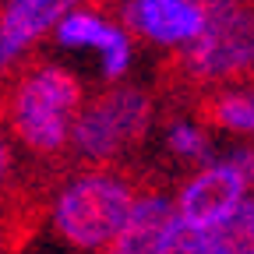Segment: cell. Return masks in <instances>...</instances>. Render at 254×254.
<instances>
[{
  "instance_id": "6da1fadb",
  "label": "cell",
  "mask_w": 254,
  "mask_h": 254,
  "mask_svg": "<svg viewBox=\"0 0 254 254\" xmlns=\"http://www.w3.org/2000/svg\"><path fill=\"white\" fill-rule=\"evenodd\" d=\"M81 81L43 57H25L0 78V134L21 141L46 166H64L71 124L81 113Z\"/></svg>"
},
{
  "instance_id": "7a4b0ae2",
  "label": "cell",
  "mask_w": 254,
  "mask_h": 254,
  "mask_svg": "<svg viewBox=\"0 0 254 254\" xmlns=\"http://www.w3.org/2000/svg\"><path fill=\"white\" fill-rule=\"evenodd\" d=\"M254 81V7L205 18V32L173 50L155 67V95L184 110L208 92H230Z\"/></svg>"
},
{
  "instance_id": "3957f363",
  "label": "cell",
  "mask_w": 254,
  "mask_h": 254,
  "mask_svg": "<svg viewBox=\"0 0 254 254\" xmlns=\"http://www.w3.org/2000/svg\"><path fill=\"white\" fill-rule=\"evenodd\" d=\"M152 190H159V180L134 166L85 170L71 184L57 187L53 230L74 251H103L131 215L134 201Z\"/></svg>"
},
{
  "instance_id": "277c9868",
  "label": "cell",
  "mask_w": 254,
  "mask_h": 254,
  "mask_svg": "<svg viewBox=\"0 0 254 254\" xmlns=\"http://www.w3.org/2000/svg\"><path fill=\"white\" fill-rule=\"evenodd\" d=\"M155 120V95L138 85H110L74 117L67 155L81 170H117L134 155Z\"/></svg>"
},
{
  "instance_id": "5b68a950",
  "label": "cell",
  "mask_w": 254,
  "mask_h": 254,
  "mask_svg": "<svg viewBox=\"0 0 254 254\" xmlns=\"http://www.w3.org/2000/svg\"><path fill=\"white\" fill-rule=\"evenodd\" d=\"M244 187H247V173L240 170L237 155L194 173L177 190V201H173L177 222L184 230H194V233L215 230L219 222L230 219L237 212V205L244 201Z\"/></svg>"
},
{
  "instance_id": "8992f818",
  "label": "cell",
  "mask_w": 254,
  "mask_h": 254,
  "mask_svg": "<svg viewBox=\"0 0 254 254\" xmlns=\"http://www.w3.org/2000/svg\"><path fill=\"white\" fill-rule=\"evenodd\" d=\"M81 4L85 0H0V78L14 71L28 57V46L60 18L81 11Z\"/></svg>"
},
{
  "instance_id": "52a82bcc",
  "label": "cell",
  "mask_w": 254,
  "mask_h": 254,
  "mask_svg": "<svg viewBox=\"0 0 254 254\" xmlns=\"http://www.w3.org/2000/svg\"><path fill=\"white\" fill-rule=\"evenodd\" d=\"M124 36L138 43H194L205 32V14L187 0H124L117 7Z\"/></svg>"
},
{
  "instance_id": "ba28073f",
  "label": "cell",
  "mask_w": 254,
  "mask_h": 254,
  "mask_svg": "<svg viewBox=\"0 0 254 254\" xmlns=\"http://www.w3.org/2000/svg\"><path fill=\"white\" fill-rule=\"evenodd\" d=\"M173 226H177L173 198H166L163 190H152V194L134 201L131 215L124 219V226L95 254H159V247L166 244Z\"/></svg>"
},
{
  "instance_id": "9c48e42d",
  "label": "cell",
  "mask_w": 254,
  "mask_h": 254,
  "mask_svg": "<svg viewBox=\"0 0 254 254\" xmlns=\"http://www.w3.org/2000/svg\"><path fill=\"white\" fill-rule=\"evenodd\" d=\"M57 43L64 46H99L103 50V78L120 81L127 64H131V39L124 28L110 25L106 18L92 11H71L67 18L57 21Z\"/></svg>"
},
{
  "instance_id": "30bf717a",
  "label": "cell",
  "mask_w": 254,
  "mask_h": 254,
  "mask_svg": "<svg viewBox=\"0 0 254 254\" xmlns=\"http://www.w3.org/2000/svg\"><path fill=\"white\" fill-rule=\"evenodd\" d=\"M190 117H194L205 127H215V131H237V134H254V92H208L198 95L184 106Z\"/></svg>"
},
{
  "instance_id": "8fae6325",
  "label": "cell",
  "mask_w": 254,
  "mask_h": 254,
  "mask_svg": "<svg viewBox=\"0 0 254 254\" xmlns=\"http://www.w3.org/2000/svg\"><path fill=\"white\" fill-rule=\"evenodd\" d=\"M205 237L212 254H254V201H240L237 212Z\"/></svg>"
},
{
  "instance_id": "7c38bea8",
  "label": "cell",
  "mask_w": 254,
  "mask_h": 254,
  "mask_svg": "<svg viewBox=\"0 0 254 254\" xmlns=\"http://www.w3.org/2000/svg\"><path fill=\"white\" fill-rule=\"evenodd\" d=\"M166 148L184 159V163H201L208 155V134L201 127H187V124H173L170 134H166Z\"/></svg>"
},
{
  "instance_id": "4fadbf2b",
  "label": "cell",
  "mask_w": 254,
  "mask_h": 254,
  "mask_svg": "<svg viewBox=\"0 0 254 254\" xmlns=\"http://www.w3.org/2000/svg\"><path fill=\"white\" fill-rule=\"evenodd\" d=\"M159 254H212V251H208V237L205 233L184 230L180 222H177L173 233L166 237V244L159 247Z\"/></svg>"
},
{
  "instance_id": "5bb4252c",
  "label": "cell",
  "mask_w": 254,
  "mask_h": 254,
  "mask_svg": "<svg viewBox=\"0 0 254 254\" xmlns=\"http://www.w3.org/2000/svg\"><path fill=\"white\" fill-rule=\"evenodd\" d=\"M187 4H194L205 18H219V14H230V11L254 7V0H187Z\"/></svg>"
},
{
  "instance_id": "9a60e30c",
  "label": "cell",
  "mask_w": 254,
  "mask_h": 254,
  "mask_svg": "<svg viewBox=\"0 0 254 254\" xmlns=\"http://www.w3.org/2000/svg\"><path fill=\"white\" fill-rule=\"evenodd\" d=\"M11 166H14L11 145H7L4 134H0V190H7V187H11Z\"/></svg>"
},
{
  "instance_id": "2e32d148",
  "label": "cell",
  "mask_w": 254,
  "mask_h": 254,
  "mask_svg": "<svg viewBox=\"0 0 254 254\" xmlns=\"http://www.w3.org/2000/svg\"><path fill=\"white\" fill-rule=\"evenodd\" d=\"M244 173L247 180H254V152H244Z\"/></svg>"
},
{
  "instance_id": "e0dca14e",
  "label": "cell",
  "mask_w": 254,
  "mask_h": 254,
  "mask_svg": "<svg viewBox=\"0 0 254 254\" xmlns=\"http://www.w3.org/2000/svg\"><path fill=\"white\" fill-rule=\"evenodd\" d=\"M0 254H14V247H11V240H7V233H4V226H0Z\"/></svg>"
}]
</instances>
